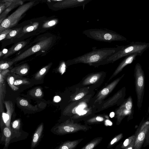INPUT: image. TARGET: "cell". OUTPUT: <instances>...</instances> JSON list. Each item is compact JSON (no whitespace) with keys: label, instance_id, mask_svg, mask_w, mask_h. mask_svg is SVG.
<instances>
[{"label":"cell","instance_id":"obj_9","mask_svg":"<svg viewBox=\"0 0 149 149\" xmlns=\"http://www.w3.org/2000/svg\"><path fill=\"white\" fill-rule=\"evenodd\" d=\"M106 75V72L103 71L89 73L82 79L81 84L85 86L101 82Z\"/></svg>","mask_w":149,"mask_h":149},{"label":"cell","instance_id":"obj_29","mask_svg":"<svg viewBox=\"0 0 149 149\" xmlns=\"http://www.w3.org/2000/svg\"><path fill=\"white\" fill-rule=\"evenodd\" d=\"M30 82L26 80L17 79L15 81L14 84L15 86H17L21 84H29Z\"/></svg>","mask_w":149,"mask_h":149},{"label":"cell","instance_id":"obj_7","mask_svg":"<svg viewBox=\"0 0 149 149\" xmlns=\"http://www.w3.org/2000/svg\"><path fill=\"white\" fill-rule=\"evenodd\" d=\"M149 131V117L146 119L144 117L134 134L135 142L134 149H140L142 148Z\"/></svg>","mask_w":149,"mask_h":149},{"label":"cell","instance_id":"obj_13","mask_svg":"<svg viewBox=\"0 0 149 149\" xmlns=\"http://www.w3.org/2000/svg\"><path fill=\"white\" fill-rule=\"evenodd\" d=\"M27 43L26 42L22 41L16 44L8 49L3 56V58H7L20 50L26 45Z\"/></svg>","mask_w":149,"mask_h":149},{"label":"cell","instance_id":"obj_3","mask_svg":"<svg viewBox=\"0 0 149 149\" xmlns=\"http://www.w3.org/2000/svg\"><path fill=\"white\" fill-rule=\"evenodd\" d=\"M89 38L96 40L108 42L114 41H124L126 38L114 31L106 29H91L83 31Z\"/></svg>","mask_w":149,"mask_h":149},{"label":"cell","instance_id":"obj_19","mask_svg":"<svg viewBox=\"0 0 149 149\" xmlns=\"http://www.w3.org/2000/svg\"><path fill=\"white\" fill-rule=\"evenodd\" d=\"M38 22H35L31 24L25 26L23 29L22 32L25 33L35 30L38 28Z\"/></svg>","mask_w":149,"mask_h":149},{"label":"cell","instance_id":"obj_40","mask_svg":"<svg viewBox=\"0 0 149 149\" xmlns=\"http://www.w3.org/2000/svg\"><path fill=\"white\" fill-rule=\"evenodd\" d=\"M96 120L98 121H102L103 120V118L100 116H97L96 118Z\"/></svg>","mask_w":149,"mask_h":149},{"label":"cell","instance_id":"obj_4","mask_svg":"<svg viewBox=\"0 0 149 149\" xmlns=\"http://www.w3.org/2000/svg\"><path fill=\"white\" fill-rule=\"evenodd\" d=\"M35 3V1H31L19 7L0 24V33L15 26L21 19L23 15L32 7Z\"/></svg>","mask_w":149,"mask_h":149},{"label":"cell","instance_id":"obj_33","mask_svg":"<svg viewBox=\"0 0 149 149\" xmlns=\"http://www.w3.org/2000/svg\"><path fill=\"white\" fill-rule=\"evenodd\" d=\"M19 104L21 106L26 107L29 106L28 102L26 100L21 99L19 101Z\"/></svg>","mask_w":149,"mask_h":149},{"label":"cell","instance_id":"obj_30","mask_svg":"<svg viewBox=\"0 0 149 149\" xmlns=\"http://www.w3.org/2000/svg\"><path fill=\"white\" fill-rule=\"evenodd\" d=\"M3 3H1L0 4V14L6 8H7L10 5L12 4V3L9 2H2Z\"/></svg>","mask_w":149,"mask_h":149},{"label":"cell","instance_id":"obj_31","mask_svg":"<svg viewBox=\"0 0 149 149\" xmlns=\"http://www.w3.org/2000/svg\"><path fill=\"white\" fill-rule=\"evenodd\" d=\"M83 107L82 105H79L77 106L72 109V112L74 114L77 113H78V112Z\"/></svg>","mask_w":149,"mask_h":149},{"label":"cell","instance_id":"obj_12","mask_svg":"<svg viewBox=\"0 0 149 149\" xmlns=\"http://www.w3.org/2000/svg\"><path fill=\"white\" fill-rule=\"evenodd\" d=\"M6 109V113L2 112L1 114V118L2 120V125L3 122L5 124L6 126L9 128L11 130L10 127V122L12 114L14 111L13 104L10 101H4Z\"/></svg>","mask_w":149,"mask_h":149},{"label":"cell","instance_id":"obj_27","mask_svg":"<svg viewBox=\"0 0 149 149\" xmlns=\"http://www.w3.org/2000/svg\"><path fill=\"white\" fill-rule=\"evenodd\" d=\"M13 128L16 130H18L20 128V121L19 119H17L14 120L12 123Z\"/></svg>","mask_w":149,"mask_h":149},{"label":"cell","instance_id":"obj_15","mask_svg":"<svg viewBox=\"0 0 149 149\" xmlns=\"http://www.w3.org/2000/svg\"><path fill=\"white\" fill-rule=\"evenodd\" d=\"M43 127L41 123L38 127L33 136L31 143V148H33L37 145L42 135Z\"/></svg>","mask_w":149,"mask_h":149},{"label":"cell","instance_id":"obj_1","mask_svg":"<svg viewBox=\"0 0 149 149\" xmlns=\"http://www.w3.org/2000/svg\"><path fill=\"white\" fill-rule=\"evenodd\" d=\"M116 47L104 48L94 49L89 52L67 61L68 66L83 63L94 67L103 65L109 57L120 50L123 45H116Z\"/></svg>","mask_w":149,"mask_h":149},{"label":"cell","instance_id":"obj_37","mask_svg":"<svg viewBox=\"0 0 149 149\" xmlns=\"http://www.w3.org/2000/svg\"><path fill=\"white\" fill-rule=\"evenodd\" d=\"M94 146V145L93 143H91L87 145L85 148V149H92Z\"/></svg>","mask_w":149,"mask_h":149},{"label":"cell","instance_id":"obj_14","mask_svg":"<svg viewBox=\"0 0 149 149\" xmlns=\"http://www.w3.org/2000/svg\"><path fill=\"white\" fill-rule=\"evenodd\" d=\"M29 69V65L25 63L13 68L11 70V72L20 76H24L27 73Z\"/></svg>","mask_w":149,"mask_h":149},{"label":"cell","instance_id":"obj_23","mask_svg":"<svg viewBox=\"0 0 149 149\" xmlns=\"http://www.w3.org/2000/svg\"><path fill=\"white\" fill-rule=\"evenodd\" d=\"M58 22L57 19H53L46 22L44 23L42 27L44 28H48L56 25Z\"/></svg>","mask_w":149,"mask_h":149},{"label":"cell","instance_id":"obj_42","mask_svg":"<svg viewBox=\"0 0 149 149\" xmlns=\"http://www.w3.org/2000/svg\"><path fill=\"white\" fill-rule=\"evenodd\" d=\"M115 115V113L114 112H111L110 114V117L111 118H113L114 117Z\"/></svg>","mask_w":149,"mask_h":149},{"label":"cell","instance_id":"obj_20","mask_svg":"<svg viewBox=\"0 0 149 149\" xmlns=\"http://www.w3.org/2000/svg\"><path fill=\"white\" fill-rule=\"evenodd\" d=\"M6 80L8 85L13 90L16 91L19 89V88L14 84L15 80L13 77L11 76H8L7 77Z\"/></svg>","mask_w":149,"mask_h":149},{"label":"cell","instance_id":"obj_36","mask_svg":"<svg viewBox=\"0 0 149 149\" xmlns=\"http://www.w3.org/2000/svg\"><path fill=\"white\" fill-rule=\"evenodd\" d=\"M84 94L83 93H81L78 94L75 97V100H77L82 98L84 96Z\"/></svg>","mask_w":149,"mask_h":149},{"label":"cell","instance_id":"obj_18","mask_svg":"<svg viewBox=\"0 0 149 149\" xmlns=\"http://www.w3.org/2000/svg\"><path fill=\"white\" fill-rule=\"evenodd\" d=\"M11 130L6 126L3 129V133L5 139V147L8 146L11 138Z\"/></svg>","mask_w":149,"mask_h":149},{"label":"cell","instance_id":"obj_24","mask_svg":"<svg viewBox=\"0 0 149 149\" xmlns=\"http://www.w3.org/2000/svg\"><path fill=\"white\" fill-rule=\"evenodd\" d=\"M22 27L17 28L14 30H12L7 36L6 39H10L16 36L22 29Z\"/></svg>","mask_w":149,"mask_h":149},{"label":"cell","instance_id":"obj_44","mask_svg":"<svg viewBox=\"0 0 149 149\" xmlns=\"http://www.w3.org/2000/svg\"><path fill=\"white\" fill-rule=\"evenodd\" d=\"M148 113L149 114V106H148Z\"/></svg>","mask_w":149,"mask_h":149},{"label":"cell","instance_id":"obj_11","mask_svg":"<svg viewBox=\"0 0 149 149\" xmlns=\"http://www.w3.org/2000/svg\"><path fill=\"white\" fill-rule=\"evenodd\" d=\"M137 56H141V55L138 53H135L126 56L124 59L119 64L117 67L109 78L108 81L116 76L126 66L132 63L135 60Z\"/></svg>","mask_w":149,"mask_h":149},{"label":"cell","instance_id":"obj_26","mask_svg":"<svg viewBox=\"0 0 149 149\" xmlns=\"http://www.w3.org/2000/svg\"><path fill=\"white\" fill-rule=\"evenodd\" d=\"M31 92L34 96L36 97H40L42 96V92L41 89L39 88H36L33 89Z\"/></svg>","mask_w":149,"mask_h":149},{"label":"cell","instance_id":"obj_5","mask_svg":"<svg viewBox=\"0 0 149 149\" xmlns=\"http://www.w3.org/2000/svg\"><path fill=\"white\" fill-rule=\"evenodd\" d=\"M135 91L137 99V106L139 109L141 107L144 93L145 75L141 65L136 64L134 69Z\"/></svg>","mask_w":149,"mask_h":149},{"label":"cell","instance_id":"obj_32","mask_svg":"<svg viewBox=\"0 0 149 149\" xmlns=\"http://www.w3.org/2000/svg\"><path fill=\"white\" fill-rule=\"evenodd\" d=\"M149 145V131L146 135L143 147Z\"/></svg>","mask_w":149,"mask_h":149},{"label":"cell","instance_id":"obj_43","mask_svg":"<svg viewBox=\"0 0 149 149\" xmlns=\"http://www.w3.org/2000/svg\"><path fill=\"white\" fill-rule=\"evenodd\" d=\"M50 0L51 1H63L64 0Z\"/></svg>","mask_w":149,"mask_h":149},{"label":"cell","instance_id":"obj_22","mask_svg":"<svg viewBox=\"0 0 149 149\" xmlns=\"http://www.w3.org/2000/svg\"><path fill=\"white\" fill-rule=\"evenodd\" d=\"M135 139V136L134 134H133L125 140L122 146V148H125Z\"/></svg>","mask_w":149,"mask_h":149},{"label":"cell","instance_id":"obj_17","mask_svg":"<svg viewBox=\"0 0 149 149\" xmlns=\"http://www.w3.org/2000/svg\"><path fill=\"white\" fill-rule=\"evenodd\" d=\"M51 64H49L42 68L36 74L35 78L36 80L41 79L47 73L50 67Z\"/></svg>","mask_w":149,"mask_h":149},{"label":"cell","instance_id":"obj_41","mask_svg":"<svg viewBox=\"0 0 149 149\" xmlns=\"http://www.w3.org/2000/svg\"><path fill=\"white\" fill-rule=\"evenodd\" d=\"M106 122L107 125L109 126H111L112 124V122L108 120H106Z\"/></svg>","mask_w":149,"mask_h":149},{"label":"cell","instance_id":"obj_39","mask_svg":"<svg viewBox=\"0 0 149 149\" xmlns=\"http://www.w3.org/2000/svg\"><path fill=\"white\" fill-rule=\"evenodd\" d=\"M87 112V111L86 110H83L81 111V112H79L78 113L80 116H81L82 115H84L85 114H86Z\"/></svg>","mask_w":149,"mask_h":149},{"label":"cell","instance_id":"obj_10","mask_svg":"<svg viewBox=\"0 0 149 149\" xmlns=\"http://www.w3.org/2000/svg\"><path fill=\"white\" fill-rule=\"evenodd\" d=\"M92 0H64L54 5L55 8L59 9L73 8L85 5Z\"/></svg>","mask_w":149,"mask_h":149},{"label":"cell","instance_id":"obj_16","mask_svg":"<svg viewBox=\"0 0 149 149\" xmlns=\"http://www.w3.org/2000/svg\"><path fill=\"white\" fill-rule=\"evenodd\" d=\"M23 2L20 1L12 3L8 7L5 11L0 14V23H1L2 21L4 19L7 15L12 9L18 6L22 5Z\"/></svg>","mask_w":149,"mask_h":149},{"label":"cell","instance_id":"obj_45","mask_svg":"<svg viewBox=\"0 0 149 149\" xmlns=\"http://www.w3.org/2000/svg\"><path fill=\"white\" fill-rule=\"evenodd\" d=\"M148 69H149V66H148Z\"/></svg>","mask_w":149,"mask_h":149},{"label":"cell","instance_id":"obj_2","mask_svg":"<svg viewBox=\"0 0 149 149\" xmlns=\"http://www.w3.org/2000/svg\"><path fill=\"white\" fill-rule=\"evenodd\" d=\"M149 48V43L132 42L128 45H123L120 50L105 61L103 65L113 63L121 58L135 53H138L141 56Z\"/></svg>","mask_w":149,"mask_h":149},{"label":"cell","instance_id":"obj_28","mask_svg":"<svg viewBox=\"0 0 149 149\" xmlns=\"http://www.w3.org/2000/svg\"><path fill=\"white\" fill-rule=\"evenodd\" d=\"M12 30V29H9L5 30L0 33V40L1 41L6 38L7 36Z\"/></svg>","mask_w":149,"mask_h":149},{"label":"cell","instance_id":"obj_38","mask_svg":"<svg viewBox=\"0 0 149 149\" xmlns=\"http://www.w3.org/2000/svg\"><path fill=\"white\" fill-rule=\"evenodd\" d=\"M61 100V98L58 96H55L54 98V100L55 102H58Z\"/></svg>","mask_w":149,"mask_h":149},{"label":"cell","instance_id":"obj_6","mask_svg":"<svg viewBox=\"0 0 149 149\" xmlns=\"http://www.w3.org/2000/svg\"><path fill=\"white\" fill-rule=\"evenodd\" d=\"M53 39L52 37H43L41 40L19 55L12 61L14 63L16 62L23 60L39 51L47 50L51 46Z\"/></svg>","mask_w":149,"mask_h":149},{"label":"cell","instance_id":"obj_35","mask_svg":"<svg viewBox=\"0 0 149 149\" xmlns=\"http://www.w3.org/2000/svg\"><path fill=\"white\" fill-rule=\"evenodd\" d=\"M135 139L125 149H134V146L135 144Z\"/></svg>","mask_w":149,"mask_h":149},{"label":"cell","instance_id":"obj_25","mask_svg":"<svg viewBox=\"0 0 149 149\" xmlns=\"http://www.w3.org/2000/svg\"><path fill=\"white\" fill-rule=\"evenodd\" d=\"M76 144L74 142H68L65 143L58 148L60 149H69L72 148Z\"/></svg>","mask_w":149,"mask_h":149},{"label":"cell","instance_id":"obj_8","mask_svg":"<svg viewBox=\"0 0 149 149\" xmlns=\"http://www.w3.org/2000/svg\"><path fill=\"white\" fill-rule=\"evenodd\" d=\"M134 107L132 99L130 96L122 105L118 111V118L121 120L126 116H128V121L133 118Z\"/></svg>","mask_w":149,"mask_h":149},{"label":"cell","instance_id":"obj_21","mask_svg":"<svg viewBox=\"0 0 149 149\" xmlns=\"http://www.w3.org/2000/svg\"><path fill=\"white\" fill-rule=\"evenodd\" d=\"M14 63L12 61H1L0 64V72L2 70L8 69Z\"/></svg>","mask_w":149,"mask_h":149},{"label":"cell","instance_id":"obj_34","mask_svg":"<svg viewBox=\"0 0 149 149\" xmlns=\"http://www.w3.org/2000/svg\"><path fill=\"white\" fill-rule=\"evenodd\" d=\"M26 0H2L1 1L2 2H9L12 3L16 2L26 1Z\"/></svg>","mask_w":149,"mask_h":149}]
</instances>
